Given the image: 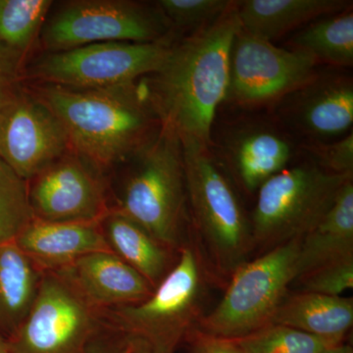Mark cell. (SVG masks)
I'll return each mask as SVG.
<instances>
[{"instance_id":"cell-27","label":"cell","mask_w":353,"mask_h":353,"mask_svg":"<svg viewBox=\"0 0 353 353\" xmlns=\"http://www.w3.org/2000/svg\"><path fill=\"white\" fill-rule=\"evenodd\" d=\"M155 3L172 32L182 39L215 22L233 0H159Z\"/></svg>"},{"instance_id":"cell-4","label":"cell","mask_w":353,"mask_h":353,"mask_svg":"<svg viewBox=\"0 0 353 353\" xmlns=\"http://www.w3.org/2000/svg\"><path fill=\"white\" fill-rule=\"evenodd\" d=\"M122 165L126 173L113 210L178 252L185 232L192 230L180 139L162 126L150 143Z\"/></svg>"},{"instance_id":"cell-19","label":"cell","mask_w":353,"mask_h":353,"mask_svg":"<svg viewBox=\"0 0 353 353\" xmlns=\"http://www.w3.org/2000/svg\"><path fill=\"white\" fill-rule=\"evenodd\" d=\"M347 259H353V178L343 183L326 214L301 239L296 279Z\"/></svg>"},{"instance_id":"cell-3","label":"cell","mask_w":353,"mask_h":353,"mask_svg":"<svg viewBox=\"0 0 353 353\" xmlns=\"http://www.w3.org/2000/svg\"><path fill=\"white\" fill-rule=\"evenodd\" d=\"M179 248L176 263L141 303L109 309L103 321L114 333L150 345L157 353H174L196 328L203 313L209 285L220 284L201 246L190 233Z\"/></svg>"},{"instance_id":"cell-7","label":"cell","mask_w":353,"mask_h":353,"mask_svg":"<svg viewBox=\"0 0 353 353\" xmlns=\"http://www.w3.org/2000/svg\"><path fill=\"white\" fill-rule=\"evenodd\" d=\"M301 241H290L241 265L228 281L220 303L194 330L239 340L270 325L296 279Z\"/></svg>"},{"instance_id":"cell-11","label":"cell","mask_w":353,"mask_h":353,"mask_svg":"<svg viewBox=\"0 0 353 353\" xmlns=\"http://www.w3.org/2000/svg\"><path fill=\"white\" fill-rule=\"evenodd\" d=\"M319 66L305 53L279 48L241 28L230 53L229 85L224 103L245 111L272 109L310 81Z\"/></svg>"},{"instance_id":"cell-28","label":"cell","mask_w":353,"mask_h":353,"mask_svg":"<svg viewBox=\"0 0 353 353\" xmlns=\"http://www.w3.org/2000/svg\"><path fill=\"white\" fill-rule=\"evenodd\" d=\"M294 283L299 292L341 296L353 288V259L317 267L297 277Z\"/></svg>"},{"instance_id":"cell-14","label":"cell","mask_w":353,"mask_h":353,"mask_svg":"<svg viewBox=\"0 0 353 353\" xmlns=\"http://www.w3.org/2000/svg\"><path fill=\"white\" fill-rule=\"evenodd\" d=\"M28 182L37 219L101 222L110 212L103 172L73 150Z\"/></svg>"},{"instance_id":"cell-32","label":"cell","mask_w":353,"mask_h":353,"mask_svg":"<svg viewBox=\"0 0 353 353\" xmlns=\"http://www.w3.org/2000/svg\"><path fill=\"white\" fill-rule=\"evenodd\" d=\"M132 345V339L118 334L114 341L99 340V336L88 347V353H128Z\"/></svg>"},{"instance_id":"cell-17","label":"cell","mask_w":353,"mask_h":353,"mask_svg":"<svg viewBox=\"0 0 353 353\" xmlns=\"http://www.w3.org/2000/svg\"><path fill=\"white\" fill-rule=\"evenodd\" d=\"M16 245L44 271H57L94 252H113L101 222H50L34 218Z\"/></svg>"},{"instance_id":"cell-8","label":"cell","mask_w":353,"mask_h":353,"mask_svg":"<svg viewBox=\"0 0 353 353\" xmlns=\"http://www.w3.org/2000/svg\"><path fill=\"white\" fill-rule=\"evenodd\" d=\"M171 38L179 39L155 2L74 0L48 14L39 39L46 52H57L92 43Z\"/></svg>"},{"instance_id":"cell-31","label":"cell","mask_w":353,"mask_h":353,"mask_svg":"<svg viewBox=\"0 0 353 353\" xmlns=\"http://www.w3.org/2000/svg\"><path fill=\"white\" fill-rule=\"evenodd\" d=\"M192 339L190 353H243L234 340L215 338L192 330L189 334Z\"/></svg>"},{"instance_id":"cell-5","label":"cell","mask_w":353,"mask_h":353,"mask_svg":"<svg viewBox=\"0 0 353 353\" xmlns=\"http://www.w3.org/2000/svg\"><path fill=\"white\" fill-rule=\"evenodd\" d=\"M183 150L192 232L220 284L226 285L254 252L250 218L211 150Z\"/></svg>"},{"instance_id":"cell-18","label":"cell","mask_w":353,"mask_h":353,"mask_svg":"<svg viewBox=\"0 0 353 353\" xmlns=\"http://www.w3.org/2000/svg\"><path fill=\"white\" fill-rule=\"evenodd\" d=\"M352 8L348 0H238L243 31L270 41L316 19Z\"/></svg>"},{"instance_id":"cell-1","label":"cell","mask_w":353,"mask_h":353,"mask_svg":"<svg viewBox=\"0 0 353 353\" xmlns=\"http://www.w3.org/2000/svg\"><path fill=\"white\" fill-rule=\"evenodd\" d=\"M238 0L212 24L178 39L161 68L143 77L146 94L183 148L210 150L218 109L226 99L230 53L240 31Z\"/></svg>"},{"instance_id":"cell-34","label":"cell","mask_w":353,"mask_h":353,"mask_svg":"<svg viewBox=\"0 0 353 353\" xmlns=\"http://www.w3.org/2000/svg\"><path fill=\"white\" fill-rule=\"evenodd\" d=\"M322 353H353L352 347L347 343H341L325 350Z\"/></svg>"},{"instance_id":"cell-2","label":"cell","mask_w":353,"mask_h":353,"mask_svg":"<svg viewBox=\"0 0 353 353\" xmlns=\"http://www.w3.org/2000/svg\"><path fill=\"white\" fill-rule=\"evenodd\" d=\"M141 79L105 88L38 83L32 92L61 121L72 150L103 172L124 164L161 130Z\"/></svg>"},{"instance_id":"cell-6","label":"cell","mask_w":353,"mask_h":353,"mask_svg":"<svg viewBox=\"0 0 353 353\" xmlns=\"http://www.w3.org/2000/svg\"><path fill=\"white\" fill-rule=\"evenodd\" d=\"M353 174L330 173L310 160L271 176L256 192L250 216L255 250L264 253L303 239L334 203Z\"/></svg>"},{"instance_id":"cell-13","label":"cell","mask_w":353,"mask_h":353,"mask_svg":"<svg viewBox=\"0 0 353 353\" xmlns=\"http://www.w3.org/2000/svg\"><path fill=\"white\" fill-rule=\"evenodd\" d=\"M273 118L297 143H328L352 132L353 78L320 70L273 108Z\"/></svg>"},{"instance_id":"cell-20","label":"cell","mask_w":353,"mask_h":353,"mask_svg":"<svg viewBox=\"0 0 353 353\" xmlns=\"http://www.w3.org/2000/svg\"><path fill=\"white\" fill-rule=\"evenodd\" d=\"M101 226L111 250L153 289L175 265L178 252L162 245L143 228L113 209L101 221Z\"/></svg>"},{"instance_id":"cell-15","label":"cell","mask_w":353,"mask_h":353,"mask_svg":"<svg viewBox=\"0 0 353 353\" xmlns=\"http://www.w3.org/2000/svg\"><path fill=\"white\" fill-rule=\"evenodd\" d=\"M71 150L61 121L32 92L20 90L0 109V160L24 180Z\"/></svg>"},{"instance_id":"cell-24","label":"cell","mask_w":353,"mask_h":353,"mask_svg":"<svg viewBox=\"0 0 353 353\" xmlns=\"http://www.w3.org/2000/svg\"><path fill=\"white\" fill-rule=\"evenodd\" d=\"M52 6L50 0H0V43L26 57Z\"/></svg>"},{"instance_id":"cell-10","label":"cell","mask_w":353,"mask_h":353,"mask_svg":"<svg viewBox=\"0 0 353 353\" xmlns=\"http://www.w3.org/2000/svg\"><path fill=\"white\" fill-rule=\"evenodd\" d=\"M103 323L63 274L44 271L29 313L6 341L11 353H88Z\"/></svg>"},{"instance_id":"cell-33","label":"cell","mask_w":353,"mask_h":353,"mask_svg":"<svg viewBox=\"0 0 353 353\" xmlns=\"http://www.w3.org/2000/svg\"><path fill=\"white\" fill-rule=\"evenodd\" d=\"M128 353H157L150 345L141 341L132 340V345Z\"/></svg>"},{"instance_id":"cell-35","label":"cell","mask_w":353,"mask_h":353,"mask_svg":"<svg viewBox=\"0 0 353 353\" xmlns=\"http://www.w3.org/2000/svg\"><path fill=\"white\" fill-rule=\"evenodd\" d=\"M0 353H11L6 339L0 336Z\"/></svg>"},{"instance_id":"cell-29","label":"cell","mask_w":353,"mask_h":353,"mask_svg":"<svg viewBox=\"0 0 353 353\" xmlns=\"http://www.w3.org/2000/svg\"><path fill=\"white\" fill-rule=\"evenodd\" d=\"M299 150L323 170L338 175L353 174V132L328 143H301Z\"/></svg>"},{"instance_id":"cell-21","label":"cell","mask_w":353,"mask_h":353,"mask_svg":"<svg viewBox=\"0 0 353 353\" xmlns=\"http://www.w3.org/2000/svg\"><path fill=\"white\" fill-rule=\"evenodd\" d=\"M271 324L320 338L343 341L353 325V299L289 292L272 318Z\"/></svg>"},{"instance_id":"cell-30","label":"cell","mask_w":353,"mask_h":353,"mask_svg":"<svg viewBox=\"0 0 353 353\" xmlns=\"http://www.w3.org/2000/svg\"><path fill=\"white\" fill-rule=\"evenodd\" d=\"M25 57L0 43V109L19 92Z\"/></svg>"},{"instance_id":"cell-22","label":"cell","mask_w":353,"mask_h":353,"mask_svg":"<svg viewBox=\"0 0 353 353\" xmlns=\"http://www.w3.org/2000/svg\"><path fill=\"white\" fill-rule=\"evenodd\" d=\"M16 243L0 248V336L10 338L29 313L43 278Z\"/></svg>"},{"instance_id":"cell-12","label":"cell","mask_w":353,"mask_h":353,"mask_svg":"<svg viewBox=\"0 0 353 353\" xmlns=\"http://www.w3.org/2000/svg\"><path fill=\"white\" fill-rule=\"evenodd\" d=\"M211 152L245 194H256L267 180L290 166L299 143L275 119L243 118L211 138Z\"/></svg>"},{"instance_id":"cell-26","label":"cell","mask_w":353,"mask_h":353,"mask_svg":"<svg viewBox=\"0 0 353 353\" xmlns=\"http://www.w3.org/2000/svg\"><path fill=\"white\" fill-rule=\"evenodd\" d=\"M234 341L243 353H322L343 343L274 324Z\"/></svg>"},{"instance_id":"cell-23","label":"cell","mask_w":353,"mask_h":353,"mask_svg":"<svg viewBox=\"0 0 353 353\" xmlns=\"http://www.w3.org/2000/svg\"><path fill=\"white\" fill-rule=\"evenodd\" d=\"M289 50L314 58L319 65L345 69L353 65V11L325 16L294 32L287 41Z\"/></svg>"},{"instance_id":"cell-9","label":"cell","mask_w":353,"mask_h":353,"mask_svg":"<svg viewBox=\"0 0 353 353\" xmlns=\"http://www.w3.org/2000/svg\"><path fill=\"white\" fill-rule=\"evenodd\" d=\"M178 41L157 43L109 41L46 52L29 67L28 77L39 83L75 88L126 85L157 72Z\"/></svg>"},{"instance_id":"cell-16","label":"cell","mask_w":353,"mask_h":353,"mask_svg":"<svg viewBox=\"0 0 353 353\" xmlns=\"http://www.w3.org/2000/svg\"><path fill=\"white\" fill-rule=\"evenodd\" d=\"M57 271L102 313L141 303L154 290L143 276L114 252L90 253Z\"/></svg>"},{"instance_id":"cell-25","label":"cell","mask_w":353,"mask_h":353,"mask_svg":"<svg viewBox=\"0 0 353 353\" xmlns=\"http://www.w3.org/2000/svg\"><path fill=\"white\" fill-rule=\"evenodd\" d=\"M34 219L29 182L0 160V248L15 243Z\"/></svg>"}]
</instances>
